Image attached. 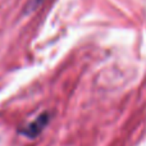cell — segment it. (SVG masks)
Instances as JSON below:
<instances>
[{"mask_svg":"<svg viewBox=\"0 0 146 146\" xmlns=\"http://www.w3.org/2000/svg\"><path fill=\"white\" fill-rule=\"evenodd\" d=\"M49 121H50V114L44 113V114H41L40 117H37L33 122H31L30 124H27L25 128H22L19 132L22 135H25L26 137L35 139V137H37L38 135L42 132V129L46 127V124L49 123Z\"/></svg>","mask_w":146,"mask_h":146,"instance_id":"cell-1","label":"cell"}]
</instances>
